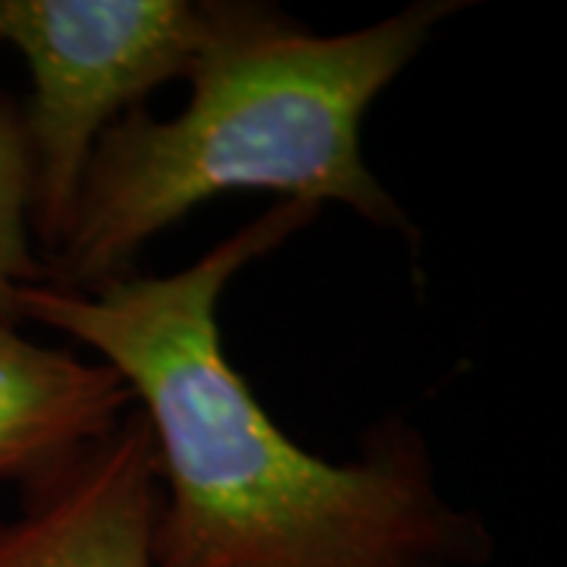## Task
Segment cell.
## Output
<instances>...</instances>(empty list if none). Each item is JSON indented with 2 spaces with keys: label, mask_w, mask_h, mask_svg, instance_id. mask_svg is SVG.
Listing matches in <instances>:
<instances>
[{
  "label": "cell",
  "mask_w": 567,
  "mask_h": 567,
  "mask_svg": "<svg viewBox=\"0 0 567 567\" xmlns=\"http://www.w3.org/2000/svg\"><path fill=\"white\" fill-rule=\"evenodd\" d=\"M133 406L117 369L0 324V483L29 488L54 476Z\"/></svg>",
  "instance_id": "5"
},
{
  "label": "cell",
  "mask_w": 567,
  "mask_h": 567,
  "mask_svg": "<svg viewBox=\"0 0 567 567\" xmlns=\"http://www.w3.org/2000/svg\"><path fill=\"white\" fill-rule=\"evenodd\" d=\"M249 0H0V44L25 61L32 237L61 246L107 126L196 66L244 22Z\"/></svg>",
  "instance_id": "3"
},
{
  "label": "cell",
  "mask_w": 567,
  "mask_h": 567,
  "mask_svg": "<svg viewBox=\"0 0 567 567\" xmlns=\"http://www.w3.org/2000/svg\"><path fill=\"white\" fill-rule=\"evenodd\" d=\"M466 7L416 0L363 29L319 35L249 0L244 22L186 80L189 102L177 117L140 107L95 142L70 227L44 256L48 287L89 293L136 275L158 234L227 193L344 205L404 237L420 262L423 234L365 162L363 121L432 32Z\"/></svg>",
  "instance_id": "2"
},
{
  "label": "cell",
  "mask_w": 567,
  "mask_h": 567,
  "mask_svg": "<svg viewBox=\"0 0 567 567\" xmlns=\"http://www.w3.org/2000/svg\"><path fill=\"white\" fill-rule=\"evenodd\" d=\"M158 505L155 442L133 406L102 442L22 488L20 517L0 524V567H155Z\"/></svg>",
  "instance_id": "4"
},
{
  "label": "cell",
  "mask_w": 567,
  "mask_h": 567,
  "mask_svg": "<svg viewBox=\"0 0 567 567\" xmlns=\"http://www.w3.org/2000/svg\"><path fill=\"white\" fill-rule=\"evenodd\" d=\"M48 284L32 237V152L20 102L0 95V324H22L20 293Z\"/></svg>",
  "instance_id": "6"
},
{
  "label": "cell",
  "mask_w": 567,
  "mask_h": 567,
  "mask_svg": "<svg viewBox=\"0 0 567 567\" xmlns=\"http://www.w3.org/2000/svg\"><path fill=\"white\" fill-rule=\"evenodd\" d=\"M319 212L275 203L174 275L136 271L89 293L25 287L20 319L95 350L130 388L158 457L155 567H486L495 536L442 495L423 429L385 416L360 457L324 461L224 353V290Z\"/></svg>",
  "instance_id": "1"
}]
</instances>
